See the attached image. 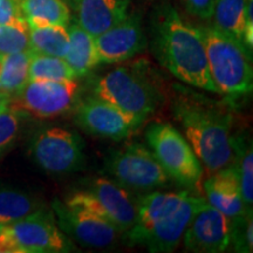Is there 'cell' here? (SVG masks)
<instances>
[{"mask_svg":"<svg viewBox=\"0 0 253 253\" xmlns=\"http://www.w3.org/2000/svg\"><path fill=\"white\" fill-rule=\"evenodd\" d=\"M153 52L157 61L179 81L218 94L209 73L199 27L185 21L171 6L161 9L154 21Z\"/></svg>","mask_w":253,"mask_h":253,"instance_id":"obj_1","label":"cell"},{"mask_svg":"<svg viewBox=\"0 0 253 253\" xmlns=\"http://www.w3.org/2000/svg\"><path fill=\"white\" fill-rule=\"evenodd\" d=\"M172 113L209 175L232 163L233 118L229 108L199 95L182 94Z\"/></svg>","mask_w":253,"mask_h":253,"instance_id":"obj_2","label":"cell"},{"mask_svg":"<svg viewBox=\"0 0 253 253\" xmlns=\"http://www.w3.org/2000/svg\"><path fill=\"white\" fill-rule=\"evenodd\" d=\"M203 37L209 73L218 94L238 99L253 89L252 50L242 40L214 26L199 27Z\"/></svg>","mask_w":253,"mask_h":253,"instance_id":"obj_3","label":"cell"},{"mask_svg":"<svg viewBox=\"0 0 253 253\" xmlns=\"http://www.w3.org/2000/svg\"><path fill=\"white\" fill-rule=\"evenodd\" d=\"M94 96L145 121L161 102L160 90L140 68L120 66L95 79Z\"/></svg>","mask_w":253,"mask_h":253,"instance_id":"obj_4","label":"cell"},{"mask_svg":"<svg viewBox=\"0 0 253 253\" xmlns=\"http://www.w3.org/2000/svg\"><path fill=\"white\" fill-rule=\"evenodd\" d=\"M60 229L53 211L43 207L0 229V253H65L77 251Z\"/></svg>","mask_w":253,"mask_h":253,"instance_id":"obj_5","label":"cell"},{"mask_svg":"<svg viewBox=\"0 0 253 253\" xmlns=\"http://www.w3.org/2000/svg\"><path fill=\"white\" fill-rule=\"evenodd\" d=\"M149 149L170 179L188 190H202L204 169L186 138L172 125L155 122L145 132Z\"/></svg>","mask_w":253,"mask_h":253,"instance_id":"obj_6","label":"cell"},{"mask_svg":"<svg viewBox=\"0 0 253 253\" xmlns=\"http://www.w3.org/2000/svg\"><path fill=\"white\" fill-rule=\"evenodd\" d=\"M65 203L106 218L122 236L135 225L137 218L138 201L125 186L104 177L90 181L86 190L69 195Z\"/></svg>","mask_w":253,"mask_h":253,"instance_id":"obj_7","label":"cell"},{"mask_svg":"<svg viewBox=\"0 0 253 253\" xmlns=\"http://www.w3.org/2000/svg\"><path fill=\"white\" fill-rule=\"evenodd\" d=\"M106 171L120 185L134 191H151L171 181L153 151L141 143L112 151L106 161Z\"/></svg>","mask_w":253,"mask_h":253,"instance_id":"obj_8","label":"cell"},{"mask_svg":"<svg viewBox=\"0 0 253 253\" xmlns=\"http://www.w3.org/2000/svg\"><path fill=\"white\" fill-rule=\"evenodd\" d=\"M31 155L34 162L50 175H68L84 166V141L75 131L50 126L34 135Z\"/></svg>","mask_w":253,"mask_h":253,"instance_id":"obj_9","label":"cell"},{"mask_svg":"<svg viewBox=\"0 0 253 253\" xmlns=\"http://www.w3.org/2000/svg\"><path fill=\"white\" fill-rule=\"evenodd\" d=\"M79 82L75 80H31L11 97L9 107L40 120L65 115L77 103Z\"/></svg>","mask_w":253,"mask_h":253,"instance_id":"obj_10","label":"cell"},{"mask_svg":"<svg viewBox=\"0 0 253 253\" xmlns=\"http://www.w3.org/2000/svg\"><path fill=\"white\" fill-rule=\"evenodd\" d=\"M74 120L88 134L116 142L128 138L144 122L96 96L78 104Z\"/></svg>","mask_w":253,"mask_h":253,"instance_id":"obj_11","label":"cell"},{"mask_svg":"<svg viewBox=\"0 0 253 253\" xmlns=\"http://www.w3.org/2000/svg\"><path fill=\"white\" fill-rule=\"evenodd\" d=\"M53 213L60 229L72 240L87 248H109L121 235L112 221L84 209L69 207L65 202H53Z\"/></svg>","mask_w":253,"mask_h":253,"instance_id":"obj_12","label":"cell"},{"mask_svg":"<svg viewBox=\"0 0 253 253\" xmlns=\"http://www.w3.org/2000/svg\"><path fill=\"white\" fill-rule=\"evenodd\" d=\"M231 231L232 219L204 199L196 209L182 240L188 251L220 253L230 248Z\"/></svg>","mask_w":253,"mask_h":253,"instance_id":"obj_13","label":"cell"},{"mask_svg":"<svg viewBox=\"0 0 253 253\" xmlns=\"http://www.w3.org/2000/svg\"><path fill=\"white\" fill-rule=\"evenodd\" d=\"M204 197L190 192L185 201L172 212L155 221L148 229L130 237L126 242L130 245H142L149 252H172L181 244L186 227L196 209Z\"/></svg>","mask_w":253,"mask_h":253,"instance_id":"obj_14","label":"cell"},{"mask_svg":"<svg viewBox=\"0 0 253 253\" xmlns=\"http://www.w3.org/2000/svg\"><path fill=\"white\" fill-rule=\"evenodd\" d=\"M100 63L128 61L147 47V37L138 14H128L123 20L95 37Z\"/></svg>","mask_w":253,"mask_h":253,"instance_id":"obj_15","label":"cell"},{"mask_svg":"<svg viewBox=\"0 0 253 253\" xmlns=\"http://www.w3.org/2000/svg\"><path fill=\"white\" fill-rule=\"evenodd\" d=\"M202 183L205 201L231 219L242 216L249 209L243 201L238 177L232 164L209 175Z\"/></svg>","mask_w":253,"mask_h":253,"instance_id":"obj_16","label":"cell"},{"mask_svg":"<svg viewBox=\"0 0 253 253\" xmlns=\"http://www.w3.org/2000/svg\"><path fill=\"white\" fill-rule=\"evenodd\" d=\"M77 23L96 37L128 15L131 0H71Z\"/></svg>","mask_w":253,"mask_h":253,"instance_id":"obj_17","label":"cell"},{"mask_svg":"<svg viewBox=\"0 0 253 253\" xmlns=\"http://www.w3.org/2000/svg\"><path fill=\"white\" fill-rule=\"evenodd\" d=\"M190 194L189 190L181 192H150L138 199L137 218L135 225L131 227L123 238L126 240L153 225L166 214L175 211Z\"/></svg>","mask_w":253,"mask_h":253,"instance_id":"obj_18","label":"cell"},{"mask_svg":"<svg viewBox=\"0 0 253 253\" xmlns=\"http://www.w3.org/2000/svg\"><path fill=\"white\" fill-rule=\"evenodd\" d=\"M69 46L67 54L63 59L74 71L78 78L84 77L100 65L95 37L84 30L77 20H73L67 26Z\"/></svg>","mask_w":253,"mask_h":253,"instance_id":"obj_19","label":"cell"},{"mask_svg":"<svg viewBox=\"0 0 253 253\" xmlns=\"http://www.w3.org/2000/svg\"><path fill=\"white\" fill-rule=\"evenodd\" d=\"M20 6L28 26L71 23V9L65 0H20Z\"/></svg>","mask_w":253,"mask_h":253,"instance_id":"obj_20","label":"cell"},{"mask_svg":"<svg viewBox=\"0 0 253 253\" xmlns=\"http://www.w3.org/2000/svg\"><path fill=\"white\" fill-rule=\"evenodd\" d=\"M31 55L32 50L0 54V91L12 97L26 86Z\"/></svg>","mask_w":253,"mask_h":253,"instance_id":"obj_21","label":"cell"},{"mask_svg":"<svg viewBox=\"0 0 253 253\" xmlns=\"http://www.w3.org/2000/svg\"><path fill=\"white\" fill-rule=\"evenodd\" d=\"M30 28L31 50L39 54L65 58L69 46L67 26L39 25Z\"/></svg>","mask_w":253,"mask_h":253,"instance_id":"obj_22","label":"cell"},{"mask_svg":"<svg viewBox=\"0 0 253 253\" xmlns=\"http://www.w3.org/2000/svg\"><path fill=\"white\" fill-rule=\"evenodd\" d=\"M238 177L240 192L246 208L253 204V151L251 138L233 136V160L231 163Z\"/></svg>","mask_w":253,"mask_h":253,"instance_id":"obj_23","label":"cell"},{"mask_svg":"<svg viewBox=\"0 0 253 253\" xmlns=\"http://www.w3.org/2000/svg\"><path fill=\"white\" fill-rule=\"evenodd\" d=\"M43 208L41 202L27 192L0 188V224L8 225Z\"/></svg>","mask_w":253,"mask_h":253,"instance_id":"obj_24","label":"cell"},{"mask_svg":"<svg viewBox=\"0 0 253 253\" xmlns=\"http://www.w3.org/2000/svg\"><path fill=\"white\" fill-rule=\"evenodd\" d=\"M246 4L248 0H214L212 26L243 41Z\"/></svg>","mask_w":253,"mask_h":253,"instance_id":"obj_25","label":"cell"},{"mask_svg":"<svg viewBox=\"0 0 253 253\" xmlns=\"http://www.w3.org/2000/svg\"><path fill=\"white\" fill-rule=\"evenodd\" d=\"M28 78H30V81H65L78 79L77 74L63 58L33 52L30 60Z\"/></svg>","mask_w":253,"mask_h":253,"instance_id":"obj_26","label":"cell"},{"mask_svg":"<svg viewBox=\"0 0 253 253\" xmlns=\"http://www.w3.org/2000/svg\"><path fill=\"white\" fill-rule=\"evenodd\" d=\"M31 50L30 28L26 19L21 18L0 25V54Z\"/></svg>","mask_w":253,"mask_h":253,"instance_id":"obj_27","label":"cell"},{"mask_svg":"<svg viewBox=\"0 0 253 253\" xmlns=\"http://www.w3.org/2000/svg\"><path fill=\"white\" fill-rule=\"evenodd\" d=\"M236 252L249 253L253 251V217L252 209H248L242 216L232 219L231 244Z\"/></svg>","mask_w":253,"mask_h":253,"instance_id":"obj_28","label":"cell"},{"mask_svg":"<svg viewBox=\"0 0 253 253\" xmlns=\"http://www.w3.org/2000/svg\"><path fill=\"white\" fill-rule=\"evenodd\" d=\"M24 114L11 107L0 112V156L13 147L21 130Z\"/></svg>","mask_w":253,"mask_h":253,"instance_id":"obj_29","label":"cell"},{"mask_svg":"<svg viewBox=\"0 0 253 253\" xmlns=\"http://www.w3.org/2000/svg\"><path fill=\"white\" fill-rule=\"evenodd\" d=\"M182 2L190 14L203 20L212 18L214 0H182Z\"/></svg>","mask_w":253,"mask_h":253,"instance_id":"obj_30","label":"cell"},{"mask_svg":"<svg viewBox=\"0 0 253 253\" xmlns=\"http://www.w3.org/2000/svg\"><path fill=\"white\" fill-rule=\"evenodd\" d=\"M24 18L20 0H0V25Z\"/></svg>","mask_w":253,"mask_h":253,"instance_id":"obj_31","label":"cell"},{"mask_svg":"<svg viewBox=\"0 0 253 253\" xmlns=\"http://www.w3.org/2000/svg\"><path fill=\"white\" fill-rule=\"evenodd\" d=\"M9 102H11V96H9L8 94L0 91V112L4 110L5 108H7L9 106Z\"/></svg>","mask_w":253,"mask_h":253,"instance_id":"obj_32","label":"cell"},{"mask_svg":"<svg viewBox=\"0 0 253 253\" xmlns=\"http://www.w3.org/2000/svg\"><path fill=\"white\" fill-rule=\"evenodd\" d=\"M1 226H2V225H1V224H0V229H1Z\"/></svg>","mask_w":253,"mask_h":253,"instance_id":"obj_33","label":"cell"}]
</instances>
